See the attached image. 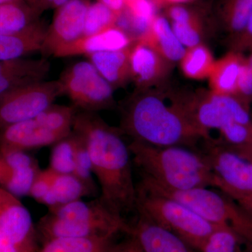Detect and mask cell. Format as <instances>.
<instances>
[{"instance_id": "6da1fadb", "label": "cell", "mask_w": 252, "mask_h": 252, "mask_svg": "<svg viewBox=\"0 0 252 252\" xmlns=\"http://www.w3.org/2000/svg\"><path fill=\"white\" fill-rule=\"evenodd\" d=\"M72 132L87 147L100 188L99 199L121 216L135 211L137 187L132 176V158L121 132L110 127L94 112L77 113Z\"/></svg>"}, {"instance_id": "7a4b0ae2", "label": "cell", "mask_w": 252, "mask_h": 252, "mask_svg": "<svg viewBox=\"0 0 252 252\" xmlns=\"http://www.w3.org/2000/svg\"><path fill=\"white\" fill-rule=\"evenodd\" d=\"M121 130L132 140L154 147H192L199 140H210L190 115L187 96L166 97L146 89L126 104Z\"/></svg>"}, {"instance_id": "3957f363", "label": "cell", "mask_w": 252, "mask_h": 252, "mask_svg": "<svg viewBox=\"0 0 252 252\" xmlns=\"http://www.w3.org/2000/svg\"><path fill=\"white\" fill-rule=\"evenodd\" d=\"M128 146L142 180L151 185L171 190L215 187V174L203 152L180 146L154 147L134 140Z\"/></svg>"}, {"instance_id": "277c9868", "label": "cell", "mask_w": 252, "mask_h": 252, "mask_svg": "<svg viewBox=\"0 0 252 252\" xmlns=\"http://www.w3.org/2000/svg\"><path fill=\"white\" fill-rule=\"evenodd\" d=\"M137 187L135 211L200 252L207 239L220 225L212 224L185 205L160 194Z\"/></svg>"}, {"instance_id": "5b68a950", "label": "cell", "mask_w": 252, "mask_h": 252, "mask_svg": "<svg viewBox=\"0 0 252 252\" xmlns=\"http://www.w3.org/2000/svg\"><path fill=\"white\" fill-rule=\"evenodd\" d=\"M54 217L51 232L56 238L112 237L127 234L128 222L97 199L93 202L81 200L49 209Z\"/></svg>"}, {"instance_id": "8992f818", "label": "cell", "mask_w": 252, "mask_h": 252, "mask_svg": "<svg viewBox=\"0 0 252 252\" xmlns=\"http://www.w3.org/2000/svg\"><path fill=\"white\" fill-rule=\"evenodd\" d=\"M205 154L215 174V188L249 210L252 205V162L221 141H205Z\"/></svg>"}, {"instance_id": "52a82bcc", "label": "cell", "mask_w": 252, "mask_h": 252, "mask_svg": "<svg viewBox=\"0 0 252 252\" xmlns=\"http://www.w3.org/2000/svg\"><path fill=\"white\" fill-rule=\"evenodd\" d=\"M59 81L63 94L71 99L76 108L94 112L114 105V89L90 61L71 64L63 71Z\"/></svg>"}, {"instance_id": "ba28073f", "label": "cell", "mask_w": 252, "mask_h": 252, "mask_svg": "<svg viewBox=\"0 0 252 252\" xmlns=\"http://www.w3.org/2000/svg\"><path fill=\"white\" fill-rule=\"evenodd\" d=\"M62 94L59 80L34 83L1 94L0 129L16 123L35 119Z\"/></svg>"}, {"instance_id": "9c48e42d", "label": "cell", "mask_w": 252, "mask_h": 252, "mask_svg": "<svg viewBox=\"0 0 252 252\" xmlns=\"http://www.w3.org/2000/svg\"><path fill=\"white\" fill-rule=\"evenodd\" d=\"M187 105L194 122L209 133L213 129L220 132L234 123L252 124L250 109L233 96L211 91L187 95Z\"/></svg>"}, {"instance_id": "30bf717a", "label": "cell", "mask_w": 252, "mask_h": 252, "mask_svg": "<svg viewBox=\"0 0 252 252\" xmlns=\"http://www.w3.org/2000/svg\"><path fill=\"white\" fill-rule=\"evenodd\" d=\"M137 186L176 200L212 224L229 225L232 200L221 192L219 193L209 187L171 190L151 185L142 180Z\"/></svg>"}, {"instance_id": "8fae6325", "label": "cell", "mask_w": 252, "mask_h": 252, "mask_svg": "<svg viewBox=\"0 0 252 252\" xmlns=\"http://www.w3.org/2000/svg\"><path fill=\"white\" fill-rule=\"evenodd\" d=\"M90 0H68L56 9L52 23L46 29L40 53L47 59L63 46L84 35Z\"/></svg>"}, {"instance_id": "7c38bea8", "label": "cell", "mask_w": 252, "mask_h": 252, "mask_svg": "<svg viewBox=\"0 0 252 252\" xmlns=\"http://www.w3.org/2000/svg\"><path fill=\"white\" fill-rule=\"evenodd\" d=\"M0 234L23 252H34V228L17 196L0 187Z\"/></svg>"}, {"instance_id": "4fadbf2b", "label": "cell", "mask_w": 252, "mask_h": 252, "mask_svg": "<svg viewBox=\"0 0 252 252\" xmlns=\"http://www.w3.org/2000/svg\"><path fill=\"white\" fill-rule=\"evenodd\" d=\"M39 170L35 159L24 151L0 149V187L18 198L29 195Z\"/></svg>"}, {"instance_id": "5bb4252c", "label": "cell", "mask_w": 252, "mask_h": 252, "mask_svg": "<svg viewBox=\"0 0 252 252\" xmlns=\"http://www.w3.org/2000/svg\"><path fill=\"white\" fill-rule=\"evenodd\" d=\"M127 234L144 252H197L180 237L140 215L133 223H129Z\"/></svg>"}, {"instance_id": "9a60e30c", "label": "cell", "mask_w": 252, "mask_h": 252, "mask_svg": "<svg viewBox=\"0 0 252 252\" xmlns=\"http://www.w3.org/2000/svg\"><path fill=\"white\" fill-rule=\"evenodd\" d=\"M64 138L46 128L35 119L24 121L1 127L0 149L24 151L54 145Z\"/></svg>"}, {"instance_id": "2e32d148", "label": "cell", "mask_w": 252, "mask_h": 252, "mask_svg": "<svg viewBox=\"0 0 252 252\" xmlns=\"http://www.w3.org/2000/svg\"><path fill=\"white\" fill-rule=\"evenodd\" d=\"M170 63L141 41L131 46L130 65L131 81L140 90L147 89L167 75Z\"/></svg>"}, {"instance_id": "e0dca14e", "label": "cell", "mask_w": 252, "mask_h": 252, "mask_svg": "<svg viewBox=\"0 0 252 252\" xmlns=\"http://www.w3.org/2000/svg\"><path fill=\"white\" fill-rule=\"evenodd\" d=\"M51 69L47 59L0 61V95L21 86L46 81Z\"/></svg>"}, {"instance_id": "ac0fdd59", "label": "cell", "mask_w": 252, "mask_h": 252, "mask_svg": "<svg viewBox=\"0 0 252 252\" xmlns=\"http://www.w3.org/2000/svg\"><path fill=\"white\" fill-rule=\"evenodd\" d=\"M134 42L124 31L114 27L98 34L82 36L58 50L54 56L56 58L87 56L95 53L126 49Z\"/></svg>"}, {"instance_id": "d6986e66", "label": "cell", "mask_w": 252, "mask_h": 252, "mask_svg": "<svg viewBox=\"0 0 252 252\" xmlns=\"http://www.w3.org/2000/svg\"><path fill=\"white\" fill-rule=\"evenodd\" d=\"M137 41L149 46L169 63L180 61L187 49L175 36L168 20L157 14L148 31Z\"/></svg>"}, {"instance_id": "ffe728a7", "label": "cell", "mask_w": 252, "mask_h": 252, "mask_svg": "<svg viewBox=\"0 0 252 252\" xmlns=\"http://www.w3.org/2000/svg\"><path fill=\"white\" fill-rule=\"evenodd\" d=\"M132 45L124 49L95 53L86 56L113 89L123 87L131 81L130 54Z\"/></svg>"}, {"instance_id": "44dd1931", "label": "cell", "mask_w": 252, "mask_h": 252, "mask_svg": "<svg viewBox=\"0 0 252 252\" xmlns=\"http://www.w3.org/2000/svg\"><path fill=\"white\" fill-rule=\"evenodd\" d=\"M47 28L40 22L17 34H0V61L23 59L40 52Z\"/></svg>"}, {"instance_id": "7402d4cb", "label": "cell", "mask_w": 252, "mask_h": 252, "mask_svg": "<svg viewBox=\"0 0 252 252\" xmlns=\"http://www.w3.org/2000/svg\"><path fill=\"white\" fill-rule=\"evenodd\" d=\"M244 59L241 53L231 51L215 61L208 77L212 93L234 96Z\"/></svg>"}, {"instance_id": "603a6c76", "label": "cell", "mask_w": 252, "mask_h": 252, "mask_svg": "<svg viewBox=\"0 0 252 252\" xmlns=\"http://www.w3.org/2000/svg\"><path fill=\"white\" fill-rule=\"evenodd\" d=\"M39 14L24 0L0 4V34L22 32L40 23Z\"/></svg>"}, {"instance_id": "cb8c5ba5", "label": "cell", "mask_w": 252, "mask_h": 252, "mask_svg": "<svg viewBox=\"0 0 252 252\" xmlns=\"http://www.w3.org/2000/svg\"><path fill=\"white\" fill-rule=\"evenodd\" d=\"M112 239V237L51 239L39 252H107Z\"/></svg>"}, {"instance_id": "d4e9b609", "label": "cell", "mask_w": 252, "mask_h": 252, "mask_svg": "<svg viewBox=\"0 0 252 252\" xmlns=\"http://www.w3.org/2000/svg\"><path fill=\"white\" fill-rule=\"evenodd\" d=\"M211 51L200 44L186 49L180 60V67L185 77L195 80L208 78L215 64Z\"/></svg>"}, {"instance_id": "484cf974", "label": "cell", "mask_w": 252, "mask_h": 252, "mask_svg": "<svg viewBox=\"0 0 252 252\" xmlns=\"http://www.w3.org/2000/svg\"><path fill=\"white\" fill-rule=\"evenodd\" d=\"M252 14V0H222L220 17L230 39L238 35Z\"/></svg>"}, {"instance_id": "4316f807", "label": "cell", "mask_w": 252, "mask_h": 252, "mask_svg": "<svg viewBox=\"0 0 252 252\" xmlns=\"http://www.w3.org/2000/svg\"><path fill=\"white\" fill-rule=\"evenodd\" d=\"M77 113L75 107L54 103L34 119L46 128L66 137L72 132L73 124Z\"/></svg>"}, {"instance_id": "83f0119b", "label": "cell", "mask_w": 252, "mask_h": 252, "mask_svg": "<svg viewBox=\"0 0 252 252\" xmlns=\"http://www.w3.org/2000/svg\"><path fill=\"white\" fill-rule=\"evenodd\" d=\"M52 190L58 206L81 200L83 197L94 193L73 174H61L54 171H53Z\"/></svg>"}, {"instance_id": "f1b7e54d", "label": "cell", "mask_w": 252, "mask_h": 252, "mask_svg": "<svg viewBox=\"0 0 252 252\" xmlns=\"http://www.w3.org/2000/svg\"><path fill=\"white\" fill-rule=\"evenodd\" d=\"M77 144V137L72 132L54 144L49 168L58 173L73 174Z\"/></svg>"}, {"instance_id": "f546056e", "label": "cell", "mask_w": 252, "mask_h": 252, "mask_svg": "<svg viewBox=\"0 0 252 252\" xmlns=\"http://www.w3.org/2000/svg\"><path fill=\"white\" fill-rule=\"evenodd\" d=\"M119 15L100 1L91 3L86 14L83 36L98 34L116 27Z\"/></svg>"}, {"instance_id": "4dcf8cb0", "label": "cell", "mask_w": 252, "mask_h": 252, "mask_svg": "<svg viewBox=\"0 0 252 252\" xmlns=\"http://www.w3.org/2000/svg\"><path fill=\"white\" fill-rule=\"evenodd\" d=\"M200 252H244L243 243L230 225H220L207 239Z\"/></svg>"}, {"instance_id": "1f68e13d", "label": "cell", "mask_w": 252, "mask_h": 252, "mask_svg": "<svg viewBox=\"0 0 252 252\" xmlns=\"http://www.w3.org/2000/svg\"><path fill=\"white\" fill-rule=\"evenodd\" d=\"M229 225L241 240L244 252H252V212L232 200Z\"/></svg>"}, {"instance_id": "d6a6232c", "label": "cell", "mask_w": 252, "mask_h": 252, "mask_svg": "<svg viewBox=\"0 0 252 252\" xmlns=\"http://www.w3.org/2000/svg\"><path fill=\"white\" fill-rule=\"evenodd\" d=\"M53 171L48 168L39 170L32 185L29 195L38 203L43 204L49 209L58 206L52 190Z\"/></svg>"}, {"instance_id": "836d02e7", "label": "cell", "mask_w": 252, "mask_h": 252, "mask_svg": "<svg viewBox=\"0 0 252 252\" xmlns=\"http://www.w3.org/2000/svg\"><path fill=\"white\" fill-rule=\"evenodd\" d=\"M170 23L175 36L186 49L201 44L202 25L196 14L188 21Z\"/></svg>"}, {"instance_id": "e575fe53", "label": "cell", "mask_w": 252, "mask_h": 252, "mask_svg": "<svg viewBox=\"0 0 252 252\" xmlns=\"http://www.w3.org/2000/svg\"><path fill=\"white\" fill-rule=\"evenodd\" d=\"M75 135L77 138V144L75 158H74V170L73 175H75L81 182H84L90 189L91 191L94 193V182L93 178L94 173H93L92 165H91L89 152L82 139L77 134H75Z\"/></svg>"}, {"instance_id": "d590c367", "label": "cell", "mask_w": 252, "mask_h": 252, "mask_svg": "<svg viewBox=\"0 0 252 252\" xmlns=\"http://www.w3.org/2000/svg\"><path fill=\"white\" fill-rule=\"evenodd\" d=\"M233 97L250 109L252 102V69L246 57L244 59Z\"/></svg>"}, {"instance_id": "8d00e7d4", "label": "cell", "mask_w": 252, "mask_h": 252, "mask_svg": "<svg viewBox=\"0 0 252 252\" xmlns=\"http://www.w3.org/2000/svg\"><path fill=\"white\" fill-rule=\"evenodd\" d=\"M232 51L241 53L242 51H252V14L243 31L230 39Z\"/></svg>"}, {"instance_id": "74e56055", "label": "cell", "mask_w": 252, "mask_h": 252, "mask_svg": "<svg viewBox=\"0 0 252 252\" xmlns=\"http://www.w3.org/2000/svg\"><path fill=\"white\" fill-rule=\"evenodd\" d=\"M130 237L129 240L117 245L112 244L107 252H144L137 242L132 237Z\"/></svg>"}, {"instance_id": "f35d334b", "label": "cell", "mask_w": 252, "mask_h": 252, "mask_svg": "<svg viewBox=\"0 0 252 252\" xmlns=\"http://www.w3.org/2000/svg\"><path fill=\"white\" fill-rule=\"evenodd\" d=\"M67 1L68 0H39L34 9L41 14L46 10L57 9Z\"/></svg>"}, {"instance_id": "ab89813d", "label": "cell", "mask_w": 252, "mask_h": 252, "mask_svg": "<svg viewBox=\"0 0 252 252\" xmlns=\"http://www.w3.org/2000/svg\"><path fill=\"white\" fill-rule=\"evenodd\" d=\"M97 1H100L102 4L108 6L118 14L122 12L125 6L124 0H97Z\"/></svg>"}, {"instance_id": "60d3db41", "label": "cell", "mask_w": 252, "mask_h": 252, "mask_svg": "<svg viewBox=\"0 0 252 252\" xmlns=\"http://www.w3.org/2000/svg\"><path fill=\"white\" fill-rule=\"evenodd\" d=\"M233 150H235L237 153L241 155L242 157L248 159L249 160L252 162V145L241 146V147H232Z\"/></svg>"}, {"instance_id": "b9f144b4", "label": "cell", "mask_w": 252, "mask_h": 252, "mask_svg": "<svg viewBox=\"0 0 252 252\" xmlns=\"http://www.w3.org/2000/svg\"><path fill=\"white\" fill-rule=\"evenodd\" d=\"M156 6H173V5H180L184 3L189 2L193 0H152Z\"/></svg>"}, {"instance_id": "7bdbcfd3", "label": "cell", "mask_w": 252, "mask_h": 252, "mask_svg": "<svg viewBox=\"0 0 252 252\" xmlns=\"http://www.w3.org/2000/svg\"><path fill=\"white\" fill-rule=\"evenodd\" d=\"M28 4L31 5V6H32L33 8H35L36 4H37L38 1L39 0H26Z\"/></svg>"}, {"instance_id": "ee69618b", "label": "cell", "mask_w": 252, "mask_h": 252, "mask_svg": "<svg viewBox=\"0 0 252 252\" xmlns=\"http://www.w3.org/2000/svg\"><path fill=\"white\" fill-rule=\"evenodd\" d=\"M246 59L249 65L250 66V67H251L252 69V51H251V54H250V56H249L248 57H246Z\"/></svg>"}, {"instance_id": "f6af8a7d", "label": "cell", "mask_w": 252, "mask_h": 252, "mask_svg": "<svg viewBox=\"0 0 252 252\" xmlns=\"http://www.w3.org/2000/svg\"><path fill=\"white\" fill-rule=\"evenodd\" d=\"M16 1V0H0V4H4V3L9 2V1Z\"/></svg>"}, {"instance_id": "bcb514c9", "label": "cell", "mask_w": 252, "mask_h": 252, "mask_svg": "<svg viewBox=\"0 0 252 252\" xmlns=\"http://www.w3.org/2000/svg\"><path fill=\"white\" fill-rule=\"evenodd\" d=\"M250 210V211L252 212V205L251 207H250V210Z\"/></svg>"}, {"instance_id": "7dc6e473", "label": "cell", "mask_w": 252, "mask_h": 252, "mask_svg": "<svg viewBox=\"0 0 252 252\" xmlns=\"http://www.w3.org/2000/svg\"><path fill=\"white\" fill-rule=\"evenodd\" d=\"M251 116H252V114H251Z\"/></svg>"}]
</instances>
